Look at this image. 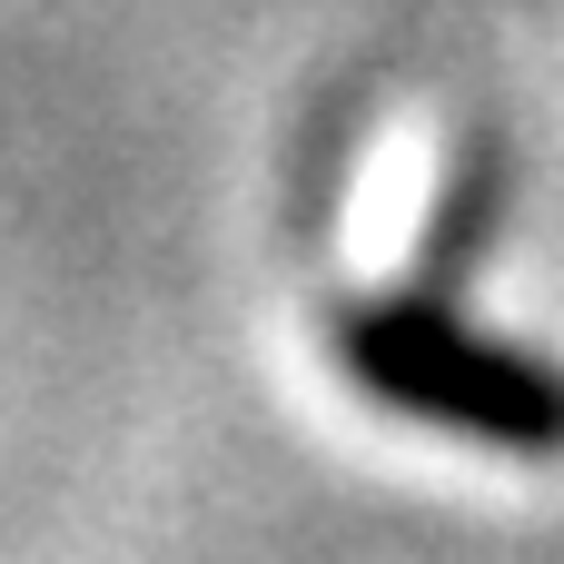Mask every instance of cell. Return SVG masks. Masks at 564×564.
I'll return each instance as SVG.
<instances>
[{
    "instance_id": "1",
    "label": "cell",
    "mask_w": 564,
    "mask_h": 564,
    "mask_svg": "<svg viewBox=\"0 0 564 564\" xmlns=\"http://www.w3.org/2000/svg\"><path fill=\"white\" fill-rule=\"evenodd\" d=\"M347 367L377 397L416 406V416H446V426H476V436H506V446H564V387L545 367L496 357V347H476V337H456V327H436L416 307L357 317Z\"/></svg>"
}]
</instances>
